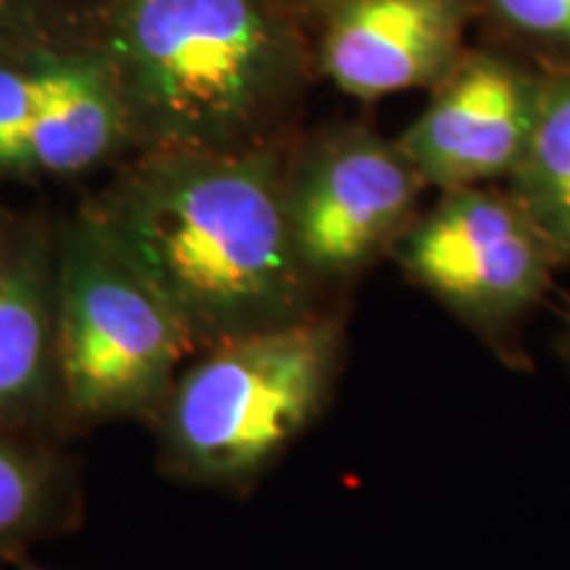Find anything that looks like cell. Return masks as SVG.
<instances>
[{
  "label": "cell",
  "instance_id": "9",
  "mask_svg": "<svg viewBox=\"0 0 570 570\" xmlns=\"http://www.w3.org/2000/svg\"><path fill=\"white\" fill-rule=\"evenodd\" d=\"M53 273L51 227L17 223L0 252V423L24 431L61 412Z\"/></svg>",
  "mask_w": 570,
  "mask_h": 570
},
{
  "label": "cell",
  "instance_id": "10",
  "mask_svg": "<svg viewBox=\"0 0 570 570\" xmlns=\"http://www.w3.org/2000/svg\"><path fill=\"white\" fill-rule=\"evenodd\" d=\"M122 154H132L122 101L92 46L77 48L32 125L21 180L75 177Z\"/></svg>",
  "mask_w": 570,
  "mask_h": 570
},
{
  "label": "cell",
  "instance_id": "2",
  "mask_svg": "<svg viewBox=\"0 0 570 570\" xmlns=\"http://www.w3.org/2000/svg\"><path fill=\"white\" fill-rule=\"evenodd\" d=\"M294 0H101L92 51L132 154L244 151L288 138L315 46Z\"/></svg>",
  "mask_w": 570,
  "mask_h": 570
},
{
  "label": "cell",
  "instance_id": "13",
  "mask_svg": "<svg viewBox=\"0 0 570 570\" xmlns=\"http://www.w3.org/2000/svg\"><path fill=\"white\" fill-rule=\"evenodd\" d=\"M77 51V48H71ZM71 51H42L0 61V175L21 180L27 140L59 82Z\"/></svg>",
  "mask_w": 570,
  "mask_h": 570
},
{
  "label": "cell",
  "instance_id": "7",
  "mask_svg": "<svg viewBox=\"0 0 570 570\" xmlns=\"http://www.w3.org/2000/svg\"><path fill=\"white\" fill-rule=\"evenodd\" d=\"M544 71L497 53H462L396 142L428 188L508 180L537 125Z\"/></svg>",
  "mask_w": 570,
  "mask_h": 570
},
{
  "label": "cell",
  "instance_id": "19",
  "mask_svg": "<svg viewBox=\"0 0 570 570\" xmlns=\"http://www.w3.org/2000/svg\"><path fill=\"white\" fill-rule=\"evenodd\" d=\"M13 566H17V570H51V568H42V566H38V562H32V560H30V554H27V558H21V560L13 562Z\"/></svg>",
  "mask_w": 570,
  "mask_h": 570
},
{
  "label": "cell",
  "instance_id": "8",
  "mask_svg": "<svg viewBox=\"0 0 570 570\" xmlns=\"http://www.w3.org/2000/svg\"><path fill=\"white\" fill-rule=\"evenodd\" d=\"M475 0H338L320 13L317 69L362 101L436 88L465 53Z\"/></svg>",
  "mask_w": 570,
  "mask_h": 570
},
{
  "label": "cell",
  "instance_id": "16",
  "mask_svg": "<svg viewBox=\"0 0 570 570\" xmlns=\"http://www.w3.org/2000/svg\"><path fill=\"white\" fill-rule=\"evenodd\" d=\"M294 3H296V9L302 11L306 19H309V17L317 19L320 13H323L325 9H331V6L338 3V0H294Z\"/></svg>",
  "mask_w": 570,
  "mask_h": 570
},
{
  "label": "cell",
  "instance_id": "14",
  "mask_svg": "<svg viewBox=\"0 0 570 570\" xmlns=\"http://www.w3.org/2000/svg\"><path fill=\"white\" fill-rule=\"evenodd\" d=\"M101 0H0V61L90 48Z\"/></svg>",
  "mask_w": 570,
  "mask_h": 570
},
{
  "label": "cell",
  "instance_id": "15",
  "mask_svg": "<svg viewBox=\"0 0 570 570\" xmlns=\"http://www.w3.org/2000/svg\"><path fill=\"white\" fill-rule=\"evenodd\" d=\"M487 6L499 24L562 56L560 67H570V0H487Z\"/></svg>",
  "mask_w": 570,
  "mask_h": 570
},
{
  "label": "cell",
  "instance_id": "1",
  "mask_svg": "<svg viewBox=\"0 0 570 570\" xmlns=\"http://www.w3.org/2000/svg\"><path fill=\"white\" fill-rule=\"evenodd\" d=\"M294 140L244 151L135 154L90 209L175 312L196 354L320 315L285 217Z\"/></svg>",
  "mask_w": 570,
  "mask_h": 570
},
{
  "label": "cell",
  "instance_id": "17",
  "mask_svg": "<svg viewBox=\"0 0 570 570\" xmlns=\"http://www.w3.org/2000/svg\"><path fill=\"white\" fill-rule=\"evenodd\" d=\"M17 223H19V219L13 217L11 212H6L3 206H0V252H3V246L9 244V238H11V233H13V227H17Z\"/></svg>",
  "mask_w": 570,
  "mask_h": 570
},
{
  "label": "cell",
  "instance_id": "6",
  "mask_svg": "<svg viewBox=\"0 0 570 570\" xmlns=\"http://www.w3.org/2000/svg\"><path fill=\"white\" fill-rule=\"evenodd\" d=\"M394 259L468 327L494 336L541 302L560 265L547 235L510 190H441L404 233Z\"/></svg>",
  "mask_w": 570,
  "mask_h": 570
},
{
  "label": "cell",
  "instance_id": "11",
  "mask_svg": "<svg viewBox=\"0 0 570 570\" xmlns=\"http://www.w3.org/2000/svg\"><path fill=\"white\" fill-rule=\"evenodd\" d=\"M82 518L77 460L38 431L0 423V566L27 558L40 541L69 537Z\"/></svg>",
  "mask_w": 570,
  "mask_h": 570
},
{
  "label": "cell",
  "instance_id": "3",
  "mask_svg": "<svg viewBox=\"0 0 570 570\" xmlns=\"http://www.w3.org/2000/svg\"><path fill=\"white\" fill-rule=\"evenodd\" d=\"M341 360L344 331L325 312L202 348L148 420L161 473L190 487L252 489L323 415Z\"/></svg>",
  "mask_w": 570,
  "mask_h": 570
},
{
  "label": "cell",
  "instance_id": "12",
  "mask_svg": "<svg viewBox=\"0 0 570 570\" xmlns=\"http://www.w3.org/2000/svg\"><path fill=\"white\" fill-rule=\"evenodd\" d=\"M508 190L547 235L560 265H570V67L544 71L537 125Z\"/></svg>",
  "mask_w": 570,
  "mask_h": 570
},
{
  "label": "cell",
  "instance_id": "5",
  "mask_svg": "<svg viewBox=\"0 0 570 570\" xmlns=\"http://www.w3.org/2000/svg\"><path fill=\"white\" fill-rule=\"evenodd\" d=\"M425 188L399 142L370 127L338 125L291 142L285 217L312 281L333 288L394 254Z\"/></svg>",
  "mask_w": 570,
  "mask_h": 570
},
{
  "label": "cell",
  "instance_id": "18",
  "mask_svg": "<svg viewBox=\"0 0 570 570\" xmlns=\"http://www.w3.org/2000/svg\"><path fill=\"white\" fill-rule=\"evenodd\" d=\"M560 346H562V354H566V360H568V365H570V317H568V323H566V331H562Z\"/></svg>",
  "mask_w": 570,
  "mask_h": 570
},
{
  "label": "cell",
  "instance_id": "4",
  "mask_svg": "<svg viewBox=\"0 0 570 570\" xmlns=\"http://www.w3.org/2000/svg\"><path fill=\"white\" fill-rule=\"evenodd\" d=\"M56 238V356L61 415L77 425L148 420L196 354L159 291L82 204Z\"/></svg>",
  "mask_w": 570,
  "mask_h": 570
}]
</instances>
